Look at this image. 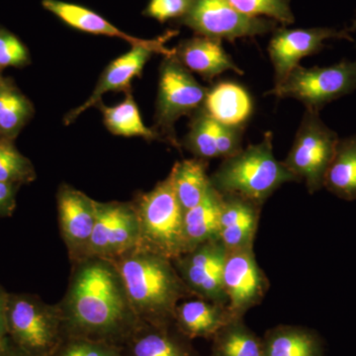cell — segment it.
Wrapping results in <instances>:
<instances>
[{
	"mask_svg": "<svg viewBox=\"0 0 356 356\" xmlns=\"http://www.w3.org/2000/svg\"><path fill=\"white\" fill-rule=\"evenodd\" d=\"M62 303L65 337H81L122 346L144 321L129 300L112 261L88 257L76 262Z\"/></svg>",
	"mask_w": 356,
	"mask_h": 356,
	"instance_id": "6da1fadb",
	"label": "cell"
},
{
	"mask_svg": "<svg viewBox=\"0 0 356 356\" xmlns=\"http://www.w3.org/2000/svg\"><path fill=\"white\" fill-rule=\"evenodd\" d=\"M120 273L134 310L152 324H173L180 301L194 296L172 259L138 247L112 261Z\"/></svg>",
	"mask_w": 356,
	"mask_h": 356,
	"instance_id": "7a4b0ae2",
	"label": "cell"
},
{
	"mask_svg": "<svg viewBox=\"0 0 356 356\" xmlns=\"http://www.w3.org/2000/svg\"><path fill=\"white\" fill-rule=\"evenodd\" d=\"M273 135L269 131L261 142L222 159L210 175L220 193L241 196L264 206L267 199L288 182H301L273 154Z\"/></svg>",
	"mask_w": 356,
	"mask_h": 356,
	"instance_id": "3957f363",
	"label": "cell"
},
{
	"mask_svg": "<svg viewBox=\"0 0 356 356\" xmlns=\"http://www.w3.org/2000/svg\"><path fill=\"white\" fill-rule=\"evenodd\" d=\"M139 219V247L177 259L186 252L184 240V212L178 202L170 175L151 191L136 199Z\"/></svg>",
	"mask_w": 356,
	"mask_h": 356,
	"instance_id": "277c9868",
	"label": "cell"
},
{
	"mask_svg": "<svg viewBox=\"0 0 356 356\" xmlns=\"http://www.w3.org/2000/svg\"><path fill=\"white\" fill-rule=\"evenodd\" d=\"M7 337L31 356H54L65 341L62 313L58 305L31 294H7Z\"/></svg>",
	"mask_w": 356,
	"mask_h": 356,
	"instance_id": "5b68a950",
	"label": "cell"
},
{
	"mask_svg": "<svg viewBox=\"0 0 356 356\" xmlns=\"http://www.w3.org/2000/svg\"><path fill=\"white\" fill-rule=\"evenodd\" d=\"M208 88L196 81L175 56H166L159 67L158 98L154 129L161 140L180 147L175 123L203 108Z\"/></svg>",
	"mask_w": 356,
	"mask_h": 356,
	"instance_id": "8992f818",
	"label": "cell"
},
{
	"mask_svg": "<svg viewBox=\"0 0 356 356\" xmlns=\"http://www.w3.org/2000/svg\"><path fill=\"white\" fill-rule=\"evenodd\" d=\"M355 90L356 58L325 67L297 65L282 83L274 86L268 95L294 98L303 103L306 110L320 113L325 105Z\"/></svg>",
	"mask_w": 356,
	"mask_h": 356,
	"instance_id": "52a82bcc",
	"label": "cell"
},
{
	"mask_svg": "<svg viewBox=\"0 0 356 356\" xmlns=\"http://www.w3.org/2000/svg\"><path fill=\"white\" fill-rule=\"evenodd\" d=\"M339 140L337 134L325 125L318 112L306 110L291 149L282 163L300 181L305 182L309 193L324 188L325 175Z\"/></svg>",
	"mask_w": 356,
	"mask_h": 356,
	"instance_id": "ba28073f",
	"label": "cell"
},
{
	"mask_svg": "<svg viewBox=\"0 0 356 356\" xmlns=\"http://www.w3.org/2000/svg\"><path fill=\"white\" fill-rule=\"evenodd\" d=\"M178 22L199 36L231 42L264 35L278 28L276 21L245 15L225 0H194L191 10Z\"/></svg>",
	"mask_w": 356,
	"mask_h": 356,
	"instance_id": "9c48e42d",
	"label": "cell"
},
{
	"mask_svg": "<svg viewBox=\"0 0 356 356\" xmlns=\"http://www.w3.org/2000/svg\"><path fill=\"white\" fill-rule=\"evenodd\" d=\"M95 210L88 257L115 261L139 247L140 225L134 202L95 201Z\"/></svg>",
	"mask_w": 356,
	"mask_h": 356,
	"instance_id": "30bf717a",
	"label": "cell"
},
{
	"mask_svg": "<svg viewBox=\"0 0 356 356\" xmlns=\"http://www.w3.org/2000/svg\"><path fill=\"white\" fill-rule=\"evenodd\" d=\"M175 34V32H168L163 37L154 39L149 44L132 46L127 53L112 60L103 70L95 90L88 99L81 106L70 110L65 115V125H70L89 108L97 106L102 102V96L107 92H131V83L136 77L142 76L145 65L153 57L154 54H161L165 57L173 55V50L166 48L165 43Z\"/></svg>",
	"mask_w": 356,
	"mask_h": 356,
	"instance_id": "8fae6325",
	"label": "cell"
},
{
	"mask_svg": "<svg viewBox=\"0 0 356 356\" xmlns=\"http://www.w3.org/2000/svg\"><path fill=\"white\" fill-rule=\"evenodd\" d=\"M226 255V248L219 238L201 243L172 261L194 296L228 306L222 285Z\"/></svg>",
	"mask_w": 356,
	"mask_h": 356,
	"instance_id": "7c38bea8",
	"label": "cell"
},
{
	"mask_svg": "<svg viewBox=\"0 0 356 356\" xmlns=\"http://www.w3.org/2000/svg\"><path fill=\"white\" fill-rule=\"evenodd\" d=\"M222 285L234 318H243L259 305L269 289V280L255 259L254 248L227 252Z\"/></svg>",
	"mask_w": 356,
	"mask_h": 356,
	"instance_id": "4fadbf2b",
	"label": "cell"
},
{
	"mask_svg": "<svg viewBox=\"0 0 356 356\" xmlns=\"http://www.w3.org/2000/svg\"><path fill=\"white\" fill-rule=\"evenodd\" d=\"M355 30L356 21L351 27L341 30L334 28H277L268 44L269 58L275 72V86L286 79L291 70L299 65L302 58L324 50L325 40L346 39L353 42L350 34Z\"/></svg>",
	"mask_w": 356,
	"mask_h": 356,
	"instance_id": "5bb4252c",
	"label": "cell"
},
{
	"mask_svg": "<svg viewBox=\"0 0 356 356\" xmlns=\"http://www.w3.org/2000/svg\"><path fill=\"white\" fill-rule=\"evenodd\" d=\"M57 205L60 233L70 259L76 264L88 259L96 220L95 200L72 185L62 184Z\"/></svg>",
	"mask_w": 356,
	"mask_h": 356,
	"instance_id": "9a60e30c",
	"label": "cell"
},
{
	"mask_svg": "<svg viewBox=\"0 0 356 356\" xmlns=\"http://www.w3.org/2000/svg\"><path fill=\"white\" fill-rule=\"evenodd\" d=\"M245 128L229 127L211 118L203 108L191 116L189 132L181 147L194 158L209 161L213 159H227L243 149Z\"/></svg>",
	"mask_w": 356,
	"mask_h": 356,
	"instance_id": "2e32d148",
	"label": "cell"
},
{
	"mask_svg": "<svg viewBox=\"0 0 356 356\" xmlns=\"http://www.w3.org/2000/svg\"><path fill=\"white\" fill-rule=\"evenodd\" d=\"M172 50L173 56L185 69L191 74L195 72L205 81H212L228 70L243 74V70L222 48L221 40L197 35L180 42Z\"/></svg>",
	"mask_w": 356,
	"mask_h": 356,
	"instance_id": "e0dca14e",
	"label": "cell"
},
{
	"mask_svg": "<svg viewBox=\"0 0 356 356\" xmlns=\"http://www.w3.org/2000/svg\"><path fill=\"white\" fill-rule=\"evenodd\" d=\"M222 196L220 240L227 252L254 248L262 206L233 194Z\"/></svg>",
	"mask_w": 356,
	"mask_h": 356,
	"instance_id": "ac0fdd59",
	"label": "cell"
},
{
	"mask_svg": "<svg viewBox=\"0 0 356 356\" xmlns=\"http://www.w3.org/2000/svg\"><path fill=\"white\" fill-rule=\"evenodd\" d=\"M172 324L143 322L122 346L125 356H198L179 332L170 329Z\"/></svg>",
	"mask_w": 356,
	"mask_h": 356,
	"instance_id": "d6986e66",
	"label": "cell"
},
{
	"mask_svg": "<svg viewBox=\"0 0 356 356\" xmlns=\"http://www.w3.org/2000/svg\"><path fill=\"white\" fill-rule=\"evenodd\" d=\"M233 318L228 306L197 298L178 304L173 325L186 339H212Z\"/></svg>",
	"mask_w": 356,
	"mask_h": 356,
	"instance_id": "ffe728a7",
	"label": "cell"
},
{
	"mask_svg": "<svg viewBox=\"0 0 356 356\" xmlns=\"http://www.w3.org/2000/svg\"><path fill=\"white\" fill-rule=\"evenodd\" d=\"M203 109L222 125L245 128L254 113V100L241 84L220 81L208 88Z\"/></svg>",
	"mask_w": 356,
	"mask_h": 356,
	"instance_id": "44dd1931",
	"label": "cell"
},
{
	"mask_svg": "<svg viewBox=\"0 0 356 356\" xmlns=\"http://www.w3.org/2000/svg\"><path fill=\"white\" fill-rule=\"evenodd\" d=\"M222 202V194L210 182L202 200L184 213L186 252L201 243L219 240Z\"/></svg>",
	"mask_w": 356,
	"mask_h": 356,
	"instance_id": "7402d4cb",
	"label": "cell"
},
{
	"mask_svg": "<svg viewBox=\"0 0 356 356\" xmlns=\"http://www.w3.org/2000/svg\"><path fill=\"white\" fill-rule=\"evenodd\" d=\"M42 6L46 10L60 18L65 24L89 34L103 35V36L115 37L128 42L132 46L147 44L153 40H145L131 36L127 33L121 31L112 25L109 21L103 18L99 14L79 4L60 1V0H43Z\"/></svg>",
	"mask_w": 356,
	"mask_h": 356,
	"instance_id": "603a6c76",
	"label": "cell"
},
{
	"mask_svg": "<svg viewBox=\"0 0 356 356\" xmlns=\"http://www.w3.org/2000/svg\"><path fill=\"white\" fill-rule=\"evenodd\" d=\"M262 343L266 356H325L317 332L299 325H276L266 332Z\"/></svg>",
	"mask_w": 356,
	"mask_h": 356,
	"instance_id": "cb8c5ba5",
	"label": "cell"
},
{
	"mask_svg": "<svg viewBox=\"0 0 356 356\" xmlns=\"http://www.w3.org/2000/svg\"><path fill=\"white\" fill-rule=\"evenodd\" d=\"M324 187L337 198L356 200V134L339 140Z\"/></svg>",
	"mask_w": 356,
	"mask_h": 356,
	"instance_id": "d4e9b609",
	"label": "cell"
},
{
	"mask_svg": "<svg viewBox=\"0 0 356 356\" xmlns=\"http://www.w3.org/2000/svg\"><path fill=\"white\" fill-rule=\"evenodd\" d=\"M208 163L205 159L193 158L178 161L172 166L170 175L173 188L184 213L195 207L207 191L210 185Z\"/></svg>",
	"mask_w": 356,
	"mask_h": 356,
	"instance_id": "484cf974",
	"label": "cell"
},
{
	"mask_svg": "<svg viewBox=\"0 0 356 356\" xmlns=\"http://www.w3.org/2000/svg\"><path fill=\"white\" fill-rule=\"evenodd\" d=\"M35 108L31 100L18 88L13 79H0V136L15 140L31 121Z\"/></svg>",
	"mask_w": 356,
	"mask_h": 356,
	"instance_id": "4316f807",
	"label": "cell"
},
{
	"mask_svg": "<svg viewBox=\"0 0 356 356\" xmlns=\"http://www.w3.org/2000/svg\"><path fill=\"white\" fill-rule=\"evenodd\" d=\"M126 95L125 99L116 106H106L102 102L97 105L107 130L122 137H140L149 142L163 140L154 128L145 125L132 93Z\"/></svg>",
	"mask_w": 356,
	"mask_h": 356,
	"instance_id": "83f0119b",
	"label": "cell"
},
{
	"mask_svg": "<svg viewBox=\"0 0 356 356\" xmlns=\"http://www.w3.org/2000/svg\"><path fill=\"white\" fill-rule=\"evenodd\" d=\"M211 356H266L264 343L243 318H233L212 339Z\"/></svg>",
	"mask_w": 356,
	"mask_h": 356,
	"instance_id": "f1b7e54d",
	"label": "cell"
},
{
	"mask_svg": "<svg viewBox=\"0 0 356 356\" xmlns=\"http://www.w3.org/2000/svg\"><path fill=\"white\" fill-rule=\"evenodd\" d=\"M36 177L32 161L18 151L14 140L0 136V181L20 186Z\"/></svg>",
	"mask_w": 356,
	"mask_h": 356,
	"instance_id": "f546056e",
	"label": "cell"
},
{
	"mask_svg": "<svg viewBox=\"0 0 356 356\" xmlns=\"http://www.w3.org/2000/svg\"><path fill=\"white\" fill-rule=\"evenodd\" d=\"M236 10L252 17H266L282 25L294 22L291 0H225Z\"/></svg>",
	"mask_w": 356,
	"mask_h": 356,
	"instance_id": "4dcf8cb0",
	"label": "cell"
},
{
	"mask_svg": "<svg viewBox=\"0 0 356 356\" xmlns=\"http://www.w3.org/2000/svg\"><path fill=\"white\" fill-rule=\"evenodd\" d=\"M54 356H125L118 346L81 339V337H65Z\"/></svg>",
	"mask_w": 356,
	"mask_h": 356,
	"instance_id": "1f68e13d",
	"label": "cell"
},
{
	"mask_svg": "<svg viewBox=\"0 0 356 356\" xmlns=\"http://www.w3.org/2000/svg\"><path fill=\"white\" fill-rule=\"evenodd\" d=\"M31 57L24 44L8 30L0 27V67H24Z\"/></svg>",
	"mask_w": 356,
	"mask_h": 356,
	"instance_id": "d6a6232c",
	"label": "cell"
},
{
	"mask_svg": "<svg viewBox=\"0 0 356 356\" xmlns=\"http://www.w3.org/2000/svg\"><path fill=\"white\" fill-rule=\"evenodd\" d=\"M193 3L194 0H151L145 14L159 22L178 21L186 15Z\"/></svg>",
	"mask_w": 356,
	"mask_h": 356,
	"instance_id": "836d02e7",
	"label": "cell"
},
{
	"mask_svg": "<svg viewBox=\"0 0 356 356\" xmlns=\"http://www.w3.org/2000/svg\"><path fill=\"white\" fill-rule=\"evenodd\" d=\"M18 185L0 181V218L9 217L16 208Z\"/></svg>",
	"mask_w": 356,
	"mask_h": 356,
	"instance_id": "e575fe53",
	"label": "cell"
},
{
	"mask_svg": "<svg viewBox=\"0 0 356 356\" xmlns=\"http://www.w3.org/2000/svg\"><path fill=\"white\" fill-rule=\"evenodd\" d=\"M7 294L3 289L0 287V334L2 337H7L6 322V307Z\"/></svg>",
	"mask_w": 356,
	"mask_h": 356,
	"instance_id": "d590c367",
	"label": "cell"
},
{
	"mask_svg": "<svg viewBox=\"0 0 356 356\" xmlns=\"http://www.w3.org/2000/svg\"><path fill=\"white\" fill-rule=\"evenodd\" d=\"M0 356H31L21 350L19 348L15 346L13 341L7 337V343L6 348L0 353Z\"/></svg>",
	"mask_w": 356,
	"mask_h": 356,
	"instance_id": "8d00e7d4",
	"label": "cell"
},
{
	"mask_svg": "<svg viewBox=\"0 0 356 356\" xmlns=\"http://www.w3.org/2000/svg\"><path fill=\"white\" fill-rule=\"evenodd\" d=\"M7 343V337H2L0 334V353L3 350V348H6Z\"/></svg>",
	"mask_w": 356,
	"mask_h": 356,
	"instance_id": "74e56055",
	"label": "cell"
},
{
	"mask_svg": "<svg viewBox=\"0 0 356 356\" xmlns=\"http://www.w3.org/2000/svg\"><path fill=\"white\" fill-rule=\"evenodd\" d=\"M2 70H3V69H2L1 67H0V79H1L2 76H2Z\"/></svg>",
	"mask_w": 356,
	"mask_h": 356,
	"instance_id": "f35d334b",
	"label": "cell"
}]
</instances>
